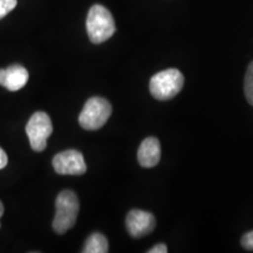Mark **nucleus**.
<instances>
[{
  "label": "nucleus",
  "mask_w": 253,
  "mask_h": 253,
  "mask_svg": "<svg viewBox=\"0 0 253 253\" xmlns=\"http://www.w3.org/2000/svg\"><path fill=\"white\" fill-rule=\"evenodd\" d=\"M244 93L249 103L253 106V61L250 63L248 71L245 74L244 81Z\"/></svg>",
  "instance_id": "nucleus-11"
},
{
  "label": "nucleus",
  "mask_w": 253,
  "mask_h": 253,
  "mask_svg": "<svg viewBox=\"0 0 253 253\" xmlns=\"http://www.w3.org/2000/svg\"><path fill=\"white\" fill-rule=\"evenodd\" d=\"M28 81L27 69L21 65H12L0 69V86L11 91H17L26 86Z\"/></svg>",
  "instance_id": "nucleus-8"
},
{
  "label": "nucleus",
  "mask_w": 253,
  "mask_h": 253,
  "mask_svg": "<svg viewBox=\"0 0 253 253\" xmlns=\"http://www.w3.org/2000/svg\"><path fill=\"white\" fill-rule=\"evenodd\" d=\"M87 33L93 43H102L115 33V21L109 9L102 5H93L88 12L86 21Z\"/></svg>",
  "instance_id": "nucleus-2"
},
{
  "label": "nucleus",
  "mask_w": 253,
  "mask_h": 253,
  "mask_svg": "<svg viewBox=\"0 0 253 253\" xmlns=\"http://www.w3.org/2000/svg\"><path fill=\"white\" fill-rule=\"evenodd\" d=\"M2 213H4V205L0 202V217L2 216Z\"/></svg>",
  "instance_id": "nucleus-16"
},
{
  "label": "nucleus",
  "mask_w": 253,
  "mask_h": 253,
  "mask_svg": "<svg viewBox=\"0 0 253 253\" xmlns=\"http://www.w3.org/2000/svg\"><path fill=\"white\" fill-rule=\"evenodd\" d=\"M53 168L59 175H84L87 171L84 155L80 151L71 149L56 154L53 157Z\"/></svg>",
  "instance_id": "nucleus-6"
},
{
  "label": "nucleus",
  "mask_w": 253,
  "mask_h": 253,
  "mask_svg": "<svg viewBox=\"0 0 253 253\" xmlns=\"http://www.w3.org/2000/svg\"><path fill=\"white\" fill-rule=\"evenodd\" d=\"M17 0H0V19L6 17L17 6Z\"/></svg>",
  "instance_id": "nucleus-12"
},
{
  "label": "nucleus",
  "mask_w": 253,
  "mask_h": 253,
  "mask_svg": "<svg viewBox=\"0 0 253 253\" xmlns=\"http://www.w3.org/2000/svg\"><path fill=\"white\" fill-rule=\"evenodd\" d=\"M168 248L166 244H157L155 245L154 248L148 250V253H167Z\"/></svg>",
  "instance_id": "nucleus-14"
},
{
  "label": "nucleus",
  "mask_w": 253,
  "mask_h": 253,
  "mask_svg": "<svg viewBox=\"0 0 253 253\" xmlns=\"http://www.w3.org/2000/svg\"><path fill=\"white\" fill-rule=\"evenodd\" d=\"M126 226L132 238H142L153 232L156 226V218L147 211L131 210L126 214Z\"/></svg>",
  "instance_id": "nucleus-7"
},
{
  "label": "nucleus",
  "mask_w": 253,
  "mask_h": 253,
  "mask_svg": "<svg viewBox=\"0 0 253 253\" xmlns=\"http://www.w3.org/2000/svg\"><path fill=\"white\" fill-rule=\"evenodd\" d=\"M53 132L50 118L43 112H37L31 116L26 125V134L30 140L31 148L37 153L46 149L47 140Z\"/></svg>",
  "instance_id": "nucleus-5"
},
{
  "label": "nucleus",
  "mask_w": 253,
  "mask_h": 253,
  "mask_svg": "<svg viewBox=\"0 0 253 253\" xmlns=\"http://www.w3.org/2000/svg\"><path fill=\"white\" fill-rule=\"evenodd\" d=\"M8 160H7V155L4 150L0 148V169H2V168L6 167V164H7Z\"/></svg>",
  "instance_id": "nucleus-15"
},
{
  "label": "nucleus",
  "mask_w": 253,
  "mask_h": 253,
  "mask_svg": "<svg viewBox=\"0 0 253 253\" xmlns=\"http://www.w3.org/2000/svg\"><path fill=\"white\" fill-rule=\"evenodd\" d=\"M55 217L53 220V230L58 235H65L77 223L80 210L78 196L72 190H63L56 197Z\"/></svg>",
  "instance_id": "nucleus-1"
},
{
  "label": "nucleus",
  "mask_w": 253,
  "mask_h": 253,
  "mask_svg": "<svg viewBox=\"0 0 253 253\" xmlns=\"http://www.w3.org/2000/svg\"><path fill=\"white\" fill-rule=\"evenodd\" d=\"M108 251V240L102 233L99 232H95L88 237L86 243H84V250H82V252L84 253H107Z\"/></svg>",
  "instance_id": "nucleus-10"
},
{
  "label": "nucleus",
  "mask_w": 253,
  "mask_h": 253,
  "mask_svg": "<svg viewBox=\"0 0 253 253\" xmlns=\"http://www.w3.org/2000/svg\"><path fill=\"white\" fill-rule=\"evenodd\" d=\"M113 113L112 104L104 97H90L79 116V123L86 130H97L106 125Z\"/></svg>",
  "instance_id": "nucleus-4"
},
{
  "label": "nucleus",
  "mask_w": 253,
  "mask_h": 253,
  "mask_svg": "<svg viewBox=\"0 0 253 253\" xmlns=\"http://www.w3.org/2000/svg\"><path fill=\"white\" fill-rule=\"evenodd\" d=\"M184 86V77L178 69L169 68L155 74L150 79L149 89L156 100H171L181 93Z\"/></svg>",
  "instance_id": "nucleus-3"
},
{
  "label": "nucleus",
  "mask_w": 253,
  "mask_h": 253,
  "mask_svg": "<svg viewBox=\"0 0 253 253\" xmlns=\"http://www.w3.org/2000/svg\"><path fill=\"white\" fill-rule=\"evenodd\" d=\"M242 246L248 251H253V230L242 237Z\"/></svg>",
  "instance_id": "nucleus-13"
},
{
  "label": "nucleus",
  "mask_w": 253,
  "mask_h": 253,
  "mask_svg": "<svg viewBox=\"0 0 253 253\" xmlns=\"http://www.w3.org/2000/svg\"><path fill=\"white\" fill-rule=\"evenodd\" d=\"M137 160L141 167L154 168L161 160V143L154 136L142 142L137 151Z\"/></svg>",
  "instance_id": "nucleus-9"
}]
</instances>
